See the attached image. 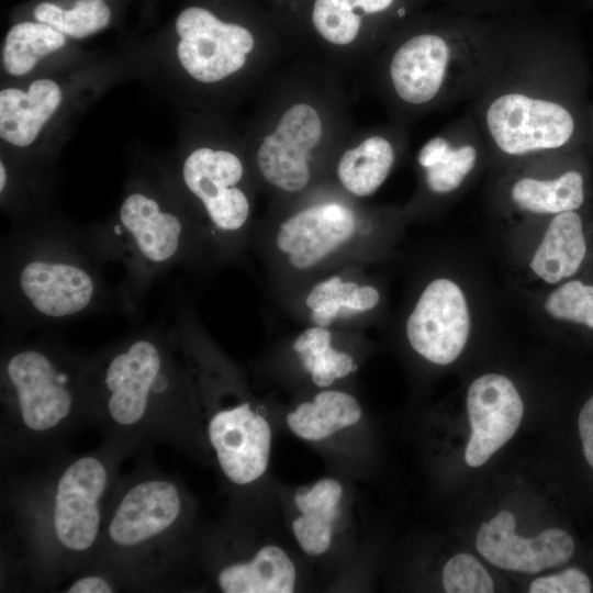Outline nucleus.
<instances>
[{
    "mask_svg": "<svg viewBox=\"0 0 593 593\" xmlns=\"http://www.w3.org/2000/svg\"><path fill=\"white\" fill-rule=\"evenodd\" d=\"M349 76L299 53L257 88L248 155L269 189L301 195L317 186L354 130Z\"/></svg>",
    "mask_w": 593,
    "mask_h": 593,
    "instance_id": "obj_1",
    "label": "nucleus"
},
{
    "mask_svg": "<svg viewBox=\"0 0 593 593\" xmlns=\"http://www.w3.org/2000/svg\"><path fill=\"white\" fill-rule=\"evenodd\" d=\"M102 265L82 232L34 227L1 249V311L7 325H58L110 302Z\"/></svg>",
    "mask_w": 593,
    "mask_h": 593,
    "instance_id": "obj_2",
    "label": "nucleus"
},
{
    "mask_svg": "<svg viewBox=\"0 0 593 593\" xmlns=\"http://www.w3.org/2000/svg\"><path fill=\"white\" fill-rule=\"evenodd\" d=\"M82 234L101 262L122 265L116 298L134 317L152 284L184 260L193 238L180 214L141 191L124 198L114 219Z\"/></svg>",
    "mask_w": 593,
    "mask_h": 593,
    "instance_id": "obj_3",
    "label": "nucleus"
},
{
    "mask_svg": "<svg viewBox=\"0 0 593 593\" xmlns=\"http://www.w3.org/2000/svg\"><path fill=\"white\" fill-rule=\"evenodd\" d=\"M177 56L197 82L215 86L247 77L258 88L278 67L298 54L279 25L248 26L220 19L211 10L193 5L176 20Z\"/></svg>",
    "mask_w": 593,
    "mask_h": 593,
    "instance_id": "obj_4",
    "label": "nucleus"
},
{
    "mask_svg": "<svg viewBox=\"0 0 593 593\" xmlns=\"http://www.w3.org/2000/svg\"><path fill=\"white\" fill-rule=\"evenodd\" d=\"M167 339L155 331H141L105 357L100 372L111 418L120 425L138 423L157 398L172 390V366Z\"/></svg>",
    "mask_w": 593,
    "mask_h": 593,
    "instance_id": "obj_5",
    "label": "nucleus"
},
{
    "mask_svg": "<svg viewBox=\"0 0 593 593\" xmlns=\"http://www.w3.org/2000/svg\"><path fill=\"white\" fill-rule=\"evenodd\" d=\"M395 0H311L298 31L299 53L314 55L350 77L371 58L378 42L376 21Z\"/></svg>",
    "mask_w": 593,
    "mask_h": 593,
    "instance_id": "obj_6",
    "label": "nucleus"
},
{
    "mask_svg": "<svg viewBox=\"0 0 593 593\" xmlns=\"http://www.w3.org/2000/svg\"><path fill=\"white\" fill-rule=\"evenodd\" d=\"M42 345L11 348L4 358L2 377L25 426L35 432L56 427L71 412L78 377L69 365Z\"/></svg>",
    "mask_w": 593,
    "mask_h": 593,
    "instance_id": "obj_7",
    "label": "nucleus"
},
{
    "mask_svg": "<svg viewBox=\"0 0 593 593\" xmlns=\"http://www.w3.org/2000/svg\"><path fill=\"white\" fill-rule=\"evenodd\" d=\"M347 197L337 186H323L279 224L276 245L293 268L310 269L350 240L359 211Z\"/></svg>",
    "mask_w": 593,
    "mask_h": 593,
    "instance_id": "obj_8",
    "label": "nucleus"
},
{
    "mask_svg": "<svg viewBox=\"0 0 593 593\" xmlns=\"http://www.w3.org/2000/svg\"><path fill=\"white\" fill-rule=\"evenodd\" d=\"M246 165L230 148L199 146L188 154L181 168L187 191L202 208L213 232L233 236L243 231L251 212L244 186Z\"/></svg>",
    "mask_w": 593,
    "mask_h": 593,
    "instance_id": "obj_9",
    "label": "nucleus"
},
{
    "mask_svg": "<svg viewBox=\"0 0 593 593\" xmlns=\"http://www.w3.org/2000/svg\"><path fill=\"white\" fill-rule=\"evenodd\" d=\"M470 333L465 294L449 279H435L423 291L406 322L412 348L437 365H449L463 350Z\"/></svg>",
    "mask_w": 593,
    "mask_h": 593,
    "instance_id": "obj_10",
    "label": "nucleus"
},
{
    "mask_svg": "<svg viewBox=\"0 0 593 593\" xmlns=\"http://www.w3.org/2000/svg\"><path fill=\"white\" fill-rule=\"evenodd\" d=\"M486 123L496 145L511 155L560 147L569 141L574 127L571 114L563 107L519 93L504 94L493 101Z\"/></svg>",
    "mask_w": 593,
    "mask_h": 593,
    "instance_id": "obj_11",
    "label": "nucleus"
},
{
    "mask_svg": "<svg viewBox=\"0 0 593 593\" xmlns=\"http://www.w3.org/2000/svg\"><path fill=\"white\" fill-rule=\"evenodd\" d=\"M467 410L471 436L465 460L470 467H480L514 436L524 414V404L508 378L489 373L471 383Z\"/></svg>",
    "mask_w": 593,
    "mask_h": 593,
    "instance_id": "obj_12",
    "label": "nucleus"
},
{
    "mask_svg": "<svg viewBox=\"0 0 593 593\" xmlns=\"http://www.w3.org/2000/svg\"><path fill=\"white\" fill-rule=\"evenodd\" d=\"M107 483L103 463L89 456L74 461L61 474L55 495L54 529L65 548L85 551L93 545Z\"/></svg>",
    "mask_w": 593,
    "mask_h": 593,
    "instance_id": "obj_13",
    "label": "nucleus"
},
{
    "mask_svg": "<svg viewBox=\"0 0 593 593\" xmlns=\"http://www.w3.org/2000/svg\"><path fill=\"white\" fill-rule=\"evenodd\" d=\"M515 526L511 512H500L481 525L477 550L497 568L526 573L557 568L572 557L574 541L567 532L549 528L535 538H522Z\"/></svg>",
    "mask_w": 593,
    "mask_h": 593,
    "instance_id": "obj_14",
    "label": "nucleus"
},
{
    "mask_svg": "<svg viewBox=\"0 0 593 593\" xmlns=\"http://www.w3.org/2000/svg\"><path fill=\"white\" fill-rule=\"evenodd\" d=\"M209 439L224 474L236 484L256 481L267 470L271 430L264 416L248 403L214 414Z\"/></svg>",
    "mask_w": 593,
    "mask_h": 593,
    "instance_id": "obj_15",
    "label": "nucleus"
},
{
    "mask_svg": "<svg viewBox=\"0 0 593 593\" xmlns=\"http://www.w3.org/2000/svg\"><path fill=\"white\" fill-rule=\"evenodd\" d=\"M448 61L449 48L441 36L418 33L393 49L385 66V76L398 100L411 107H422L438 94Z\"/></svg>",
    "mask_w": 593,
    "mask_h": 593,
    "instance_id": "obj_16",
    "label": "nucleus"
},
{
    "mask_svg": "<svg viewBox=\"0 0 593 593\" xmlns=\"http://www.w3.org/2000/svg\"><path fill=\"white\" fill-rule=\"evenodd\" d=\"M181 500L177 488L163 480L134 485L121 500L108 528L119 546H136L168 529L178 518Z\"/></svg>",
    "mask_w": 593,
    "mask_h": 593,
    "instance_id": "obj_17",
    "label": "nucleus"
},
{
    "mask_svg": "<svg viewBox=\"0 0 593 593\" xmlns=\"http://www.w3.org/2000/svg\"><path fill=\"white\" fill-rule=\"evenodd\" d=\"M394 160V145L385 134L354 127L331 167L342 191L351 198H366L382 186Z\"/></svg>",
    "mask_w": 593,
    "mask_h": 593,
    "instance_id": "obj_18",
    "label": "nucleus"
},
{
    "mask_svg": "<svg viewBox=\"0 0 593 593\" xmlns=\"http://www.w3.org/2000/svg\"><path fill=\"white\" fill-rule=\"evenodd\" d=\"M60 101V88L49 79L33 81L27 91L16 88L1 90V138L18 147L31 145Z\"/></svg>",
    "mask_w": 593,
    "mask_h": 593,
    "instance_id": "obj_19",
    "label": "nucleus"
},
{
    "mask_svg": "<svg viewBox=\"0 0 593 593\" xmlns=\"http://www.w3.org/2000/svg\"><path fill=\"white\" fill-rule=\"evenodd\" d=\"M586 253L582 221L573 211L558 213L530 261L533 271L548 283L573 276Z\"/></svg>",
    "mask_w": 593,
    "mask_h": 593,
    "instance_id": "obj_20",
    "label": "nucleus"
},
{
    "mask_svg": "<svg viewBox=\"0 0 593 593\" xmlns=\"http://www.w3.org/2000/svg\"><path fill=\"white\" fill-rule=\"evenodd\" d=\"M342 495L343 488L338 481L322 479L294 496L302 515L293 521L292 530L305 553L320 556L329 548Z\"/></svg>",
    "mask_w": 593,
    "mask_h": 593,
    "instance_id": "obj_21",
    "label": "nucleus"
},
{
    "mask_svg": "<svg viewBox=\"0 0 593 593\" xmlns=\"http://www.w3.org/2000/svg\"><path fill=\"white\" fill-rule=\"evenodd\" d=\"M225 593H291L295 586V568L289 556L277 546H265L245 563L224 568L217 578Z\"/></svg>",
    "mask_w": 593,
    "mask_h": 593,
    "instance_id": "obj_22",
    "label": "nucleus"
},
{
    "mask_svg": "<svg viewBox=\"0 0 593 593\" xmlns=\"http://www.w3.org/2000/svg\"><path fill=\"white\" fill-rule=\"evenodd\" d=\"M361 414L354 396L343 391L326 390L317 393L312 402L302 403L289 413L287 423L298 437L321 440L357 424Z\"/></svg>",
    "mask_w": 593,
    "mask_h": 593,
    "instance_id": "obj_23",
    "label": "nucleus"
},
{
    "mask_svg": "<svg viewBox=\"0 0 593 593\" xmlns=\"http://www.w3.org/2000/svg\"><path fill=\"white\" fill-rule=\"evenodd\" d=\"M379 291L368 284L345 281L339 276L326 278L312 287L305 298L313 325L328 327L344 311L362 313L374 309Z\"/></svg>",
    "mask_w": 593,
    "mask_h": 593,
    "instance_id": "obj_24",
    "label": "nucleus"
},
{
    "mask_svg": "<svg viewBox=\"0 0 593 593\" xmlns=\"http://www.w3.org/2000/svg\"><path fill=\"white\" fill-rule=\"evenodd\" d=\"M514 202L533 213H562L579 209L584 200L583 178L568 171L555 180L523 178L512 189Z\"/></svg>",
    "mask_w": 593,
    "mask_h": 593,
    "instance_id": "obj_25",
    "label": "nucleus"
},
{
    "mask_svg": "<svg viewBox=\"0 0 593 593\" xmlns=\"http://www.w3.org/2000/svg\"><path fill=\"white\" fill-rule=\"evenodd\" d=\"M292 347L317 387H328L357 369L349 354L333 348L332 334L327 327L313 325L304 329Z\"/></svg>",
    "mask_w": 593,
    "mask_h": 593,
    "instance_id": "obj_26",
    "label": "nucleus"
},
{
    "mask_svg": "<svg viewBox=\"0 0 593 593\" xmlns=\"http://www.w3.org/2000/svg\"><path fill=\"white\" fill-rule=\"evenodd\" d=\"M65 35L42 22H22L8 32L3 49L4 69L13 76H22L34 68L44 56L61 48Z\"/></svg>",
    "mask_w": 593,
    "mask_h": 593,
    "instance_id": "obj_27",
    "label": "nucleus"
},
{
    "mask_svg": "<svg viewBox=\"0 0 593 593\" xmlns=\"http://www.w3.org/2000/svg\"><path fill=\"white\" fill-rule=\"evenodd\" d=\"M33 14L38 22L76 38L87 37L104 29L111 18L110 8L103 0H77L69 10L42 2L34 8Z\"/></svg>",
    "mask_w": 593,
    "mask_h": 593,
    "instance_id": "obj_28",
    "label": "nucleus"
},
{
    "mask_svg": "<svg viewBox=\"0 0 593 593\" xmlns=\"http://www.w3.org/2000/svg\"><path fill=\"white\" fill-rule=\"evenodd\" d=\"M545 310L555 318L593 328V286L568 281L549 294Z\"/></svg>",
    "mask_w": 593,
    "mask_h": 593,
    "instance_id": "obj_29",
    "label": "nucleus"
},
{
    "mask_svg": "<svg viewBox=\"0 0 593 593\" xmlns=\"http://www.w3.org/2000/svg\"><path fill=\"white\" fill-rule=\"evenodd\" d=\"M443 584L448 593H491L494 584L481 562L469 553L451 557L443 570Z\"/></svg>",
    "mask_w": 593,
    "mask_h": 593,
    "instance_id": "obj_30",
    "label": "nucleus"
},
{
    "mask_svg": "<svg viewBox=\"0 0 593 593\" xmlns=\"http://www.w3.org/2000/svg\"><path fill=\"white\" fill-rule=\"evenodd\" d=\"M475 157L477 152L472 146L449 147L439 160L425 168L427 187L436 193L455 190L472 169Z\"/></svg>",
    "mask_w": 593,
    "mask_h": 593,
    "instance_id": "obj_31",
    "label": "nucleus"
},
{
    "mask_svg": "<svg viewBox=\"0 0 593 593\" xmlns=\"http://www.w3.org/2000/svg\"><path fill=\"white\" fill-rule=\"evenodd\" d=\"M530 593H589V577L579 569H567L560 573L538 578L529 585Z\"/></svg>",
    "mask_w": 593,
    "mask_h": 593,
    "instance_id": "obj_32",
    "label": "nucleus"
},
{
    "mask_svg": "<svg viewBox=\"0 0 593 593\" xmlns=\"http://www.w3.org/2000/svg\"><path fill=\"white\" fill-rule=\"evenodd\" d=\"M578 425L584 457L593 468V396L581 409Z\"/></svg>",
    "mask_w": 593,
    "mask_h": 593,
    "instance_id": "obj_33",
    "label": "nucleus"
},
{
    "mask_svg": "<svg viewBox=\"0 0 593 593\" xmlns=\"http://www.w3.org/2000/svg\"><path fill=\"white\" fill-rule=\"evenodd\" d=\"M449 147V143L444 137L437 136L429 139L418 153V164L423 168L429 167L439 160Z\"/></svg>",
    "mask_w": 593,
    "mask_h": 593,
    "instance_id": "obj_34",
    "label": "nucleus"
},
{
    "mask_svg": "<svg viewBox=\"0 0 593 593\" xmlns=\"http://www.w3.org/2000/svg\"><path fill=\"white\" fill-rule=\"evenodd\" d=\"M69 593H111L112 586L103 578L90 575L78 579L69 589Z\"/></svg>",
    "mask_w": 593,
    "mask_h": 593,
    "instance_id": "obj_35",
    "label": "nucleus"
}]
</instances>
